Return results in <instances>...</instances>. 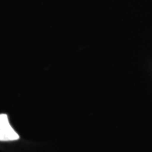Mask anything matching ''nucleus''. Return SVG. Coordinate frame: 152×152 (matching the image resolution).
<instances>
[{
	"label": "nucleus",
	"mask_w": 152,
	"mask_h": 152,
	"mask_svg": "<svg viewBox=\"0 0 152 152\" xmlns=\"http://www.w3.org/2000/svg\"><path fill=\"white\" fill-rule=\"evenodd\" d=\"M19 139L20 136L9 122L8 115L0 114V141H15Z\"/></svg>",
	"instance_id": "1"
}]
</instances>
